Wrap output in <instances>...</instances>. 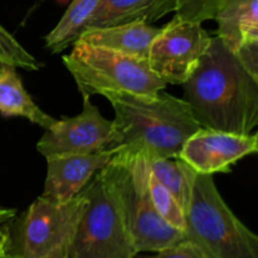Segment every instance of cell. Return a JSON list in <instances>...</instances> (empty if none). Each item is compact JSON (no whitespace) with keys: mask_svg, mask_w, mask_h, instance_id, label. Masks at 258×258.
Here are the masks:
<instances>
[{"mask_svg":"<svg viewBox=\"0 0 258 258\" xmlns=\"http://www.w3.org/2000/svg\"><path fill=\"white\" fill-rule=\"evenodd\" d=\"M5 251H7V249H5ZM5 251H4V252H3V253H2V254H0V258H4V253H5Z\"/></svg>","mask_w":258,"mask_h":258,"instance_id":"cb8c5ba5","label":"cell"},{"mask_svg":"<svg viewBox=\"0 0 258 258\" xmlns=\"http://www.w3.org/2000/svg\"><path fill=\"white\" fill-rule=\"evenodd\" d=\"M117 133L113 120L101 115L90 97L83 96V110L75 117H62L47 128L37 143V150L45 159L50 156L92 154L116 146Z\"/></svg>","mask_w":258,"mask_h":258,"instance_id":"9c48e42d","label":"cell"},{"mask_svg":"<svg viewBox=\"0 0 258 258\" xmlns=\"http://www.w3.org/2000/svg\"><path fill=\"white\" fill-rule=\"evenodd\" d=\"M184 234L209 258H258V237L227 206L212 174L194 179Z\"/></svg>","mask_w":258,"mask_h":258,"instance_id":"277c9868","label":"cell"},{"mask_svg":"<svg viewBox=\"0 0 258 258\" xmlns=\"http://www.w3.org/2000/svg\"><path fill=\"white\" fill-rule=\"evenodd\" d=\"M183 85V100L201 127L249 135L258 125V81L218 37Z\"/></svg>","mask_w":258,"mask_h":258,"instance_id":"6da1fadb","label":"cell"},{"mask_svg":"<svg viewBox=\"0 0 258 258\" xmlns=\"http://www.w3.org/2000/svg\"><path fill=\"white\" fill-rule=\"evenodd\" d=\"M176 0H97L86 30L134 22H156L175 12Z\"/></svg>","mask_w":258,"mask_h":258,"instance_id":"4fadbf2b","label":"cell"},{"mask_svg":"<svg viewBox=\"0 0 258 258\" xmlns=\"http://www.w3.org/2000/svg\"><path fill=\"white\" fill-rule=\"evenodd\" d=\"M211 40L201 23L186 22L175 15L151 42L149 67L164 82L183 85L198 67Z\"/></svg>","mask_w":258,"mask_h":258,"instance_id":"ba28073f","label":"cell"},{"mask_svg":"<svg viewBox=\"0 0 258 258\" xmlns=\"http://www.w3.org/2000/svg\"><path fill=\"white\" fill-rule=\"evenodd\" d=\"M115 111L117 151L149 160L178 159L185 141L201 128L183 98L165 92L153 97L105 93Z\"/></svg>","mask_w":258,"mask_h":258,"instance_id":"7a4b0ae2","label":"cell"},{"mask_svg":"<svg viewBox=\"0 0 258 258\" xmlns=\"http://www.w3.org/2000/svg\"><path fill=\"white\" fill-rule=\"evenodd\" d=\"M97 0H72L64 15L45 37V47L52 53H59L80 39Z\"/></svg>","mask_w":258,"mask_h":258,"instance_id":"2e32d148","label":"cell"},{"mask_svg":"<svg viewBox=\"0 0 258 258\" xmlns=\"http://www.w3.org/2000/svg\"><path fill=\"white\" fill-rule=\"evenodd\" d=\"M117 148L82 155L47 158V176L42 196L57 202H67L77 196L97 171L111 161Z\"/></svg>","mask_w":258,"mask_h":258,"instance_id":"7c38bea8","label":"cell"},{"mask_svg":"<svg viewBox=\"0 0 258 258\" xmlns=\"http://www.w3.org/2000/svg\"><path fill=\"white\" fill-rule=\"evenodd\" d=\"M0 113L7 117H24L43 128H49L55 118L47 115L27 92L15 67L0 63Z\"/></svg>","mask_w":258,"mask_h":258,"instance_id":"9a60e30c","label":"cell"},{"mask_svg":"<svg viewBox=\"0 0 258 258\" xmlns=\"http://www.w3.org/2000/svg\"><path fill=\"white\" fill-rule=\"evenodd\" d=\"M217 0H176V17L186 22L203 23L214 19Z\"/></svg>","mask_w":258,"mask_h":258,"instance_id":"ffe728a7","label":"cell"},{"mask_svg":"<svg viewBox=\"0 0 258 258\" xmlns=\"http://www.w3.org/2000/svg\"><path fill=\"white\" fill-rule=\"evenodd\" d=\"M17 218V211L14 208H2L0 207V253L8 247L13 222Z\"/></svg>","mask_w":258,"mask_h":258,"instance_id":"7402d4cb","label":"cell"},{"mask_svg":"<svg viewBox=\"0 0 258 258\" xmlns=\"http://www.w3.org/2000/svg\"><path fill=\"white\" fill-rule=\"evenodd\" d=\"M113 158L126 168L128 223L138 254L163 251L185 238L184 232L166 223L154 208L149 193L150 160L143 155L116 151Z\"/></svg>","mask_w":258,"mask_h":258,"instance_id":"52a82bcc","label":"cell"},{"mask_svg":"<svg viewBox=\"0 0 258 258\" xmlns=\"http://www.w3.org/2000/svg\"><path fill=\"white\" fill-rule=\"evenodd\" d=\"M258 135H238L201 127L184 144L178 159L198 174L228 173L237 161L257 153Z\"/></svg>","mask_w":258,"mask_h":258,"instance_id":"30bf717a","label":"cell"},{"mask_svg":"<svg viewBox=\"0 0 258 258\" xmlns=\"http://www.w3.org/2000/svg\"><path fill=\"white\" fill-rule=\"evenodd\" d=\"M149 166L154 178L173 194L184 213H186L190 204L194 179L198 173L180 159H156L151 160Z\"/></svg>","mask_w":258,"mask_h":258,"instance_id":"e0dca14e","label":"cell"},{"mask_svg":"<svg viewBox=\"0 0 258 258\" xmlns=\"http://www.w3.org/2000/svg\"><path fill=\"white\" fill-rule=\"evenodd\" d=\"M0 63L27 71H38L43 67L2 24H0Z\"/></svg>","mask_w":258,"mask_h":258,"instance_id":"d6986e66","label":"cell"},{"mask_svg":"<svg viewBox=\"0 0 258 258\" xmlns=\"http://www.w3.org/2000/svg\"><path fill=\"white\" fill-rule=\"evenodd\" d=\"M135 258H209L196 246L193 242L184 238L183 241L163 249V251L155 252L154 254H145V256H136Z\"/></svg>","mask_w":258,"mask_h":258,"instance_id":"44dd1931","label":"cell"},{"mask_svg":"<svg viewBox=\"0 0 258 258\" xmlns=\"http://www.w3.org/2000/svg\"><path fill=\"white\" fill-rule=\"evenodd\" d=\"M4 258H15V257H13V256H10L9 253H8L7 251H5V253H4ZM53 258H66V254H60V256H57V257H53Z\"/></svg>","mask_w":258,"mask_h":258,"instance_id":"603a6c76","label":"cell"},{"mask_svg":"<svg viewBox=\"0 0 258 258\" xmlns=\"http://www.w3.org/2000/svg\"><path fill=\"white\" fill-rule=\"evenodd\" d=\"M87 203L86 188L67 202L40 196L13 222L7 252L15 258L66 254Z\"/></svg>","mask_w":258,"mask_h":258,"instance_id":"8992f818","label":"cell"},{"mask_svg":"<svg viewBox=\"0 0 258 258\" xmlns=\"http://www.w3.org/2000/svg\"><path fill=\"white\" fill-rule=\"evenodd\" d=\"M149 193L159 216L173 228L181 232L185 231V213L183 208L179 206L173 194L158 179L154 178L151 173L149 176Z\"/></svg>","mask_w":258,"mask_h":258,"instance_id":"ac0fdd59","label":"cell"},{"mask_svg":"<svg viewBox=\"0 0 258 258\" xmlns=\"http://www.w3.org/2000/svg\"><path fill=\"white\" fill-rule=\"evenodd\" d=\"M3 252H4V251H3ZM3 252H2V253H3ZM2 253H0V254H2Z\"/></svg>","mask_w":258,"mask_h":258,"instance_id":"d4e9b609","label":"cell"},{"mask_svg":"<svg viewBox=\"0 0 258 258\" xmlns=\"http://www.w3.org/2000/svg\"><path fill=\"white\" fill-rule=\"evenodd\" d=\"M159 32L160 28H155L145 22H134L87 29L81 34L78 40L148 60L149 48Z\"/></svg>","mask_w":258,"mask_h":258,"instance_id":"5bb4252c","label":"cell"},{"mask_svg":"<svg viewBox=\"0 0 258 258\" xmlns=\"http://www.w3.org/2000/svg\"><path fill=\"white\" fill-rule=\"evenodd\" d=\"M72 45V50L63 57V62L82 96L91 97L116 92L153 97L168 85L150 70L146 59L82 40Z\"/></svg>","mask_w":258,"mask_h":258,"instance_id":"5b68a950","label":"cell"},{"mask_svg":"<svg viewBox=\"0 0 258 258\" xmlns=\"http://www.w3.org/2000/svg\"><path fill=\"white\" fill-rule=\"evenodd\" d=\"M88 203L66 258H135L128 223L126 168L112 156L87 185Z\"/></svg>","mask_w":258,"mask_h":258,"instance_id":"3957f363","label":"cell"},{"mask_svg":"<svg viewBox=\"0 0 258 258\" xmlns=\"http://www.w3.org/2000/svg\"><path fill=\"white\" fill-rule=\"evenodd\" d=\"M214 19L217 37L258 81V0H217Z\"/></svg>","mask_w":258,"mask_h":258,"instance_id":"8fae6325","label":"cell"}]
</instances>
